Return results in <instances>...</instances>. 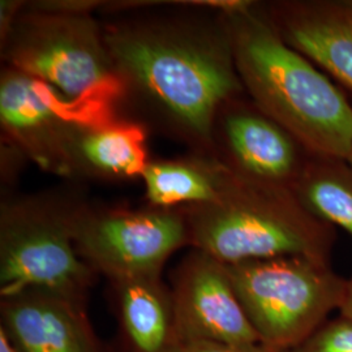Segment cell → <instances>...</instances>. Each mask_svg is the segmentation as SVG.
Instances as JSON below:
<instances>
[{"instance_id":"8992f818","label":"cell","mask_w":352,"mask_h":352,"mask_svg":"<svg viewBox=\"0 0 352 352\" xmlns=\"http://www.w3.org/2000/svg\"><path fill=\"white\" fill-rule=\"evenodd\" d=\"M260 342L276 352L299 344L340 311L347 279L330 263L302 256L226 265Z\"/></svg>"},{"instance_id":"44dd1931","label":"cell","mask_w":352,"mask_h":352,"mask_svg":"<svg viewBox=\"0 0 352 352\" xmlns=\"http://www.w3.org/2000/svg\"><path fill=\"white\" fill-rule=\"evenodd\" d=\"M349 162L352 164V151L351 154H350V157H349Z\"/></svg>"},{"instance_id":"9c48e42d","label":"cell","mask_w":352,"mask_h":352,"mask_svg":"<svg viewBox=\"0 0 352 352\" xmlns=\"http://www.w3.org/2000/svg\"><path fill=\"white\" fill-rule=\"evenodd\" d=\"M214 157L238 175L292 189L314 154L247 94L226 102L213 126Z\"/></svg>"},{"instance_id":"2e32d148","label":"cell","mask_w":352,"mask_h":352,"mask_svg":"<svg viewBox=\"0 0 352 352\" xmlns=\"http://www.w3.org/2000/svg\"><path fill=\"white\" fill-rule=\"evenodd\" d=\"M291 190L308 212L352 236V164L349 160L312 155Z\"/></svg>"},{"instance_id":"ba28073f","label":"cell","mask_w":352,"mask_h":352,"mask_svg":"<svg viewBox=\"0 0 352 352\" xmlns=\"http://www.w3.org/2000/svg\"><path fill=\"white\" fill-rule=\"evenodd\" d=\"M110 113H115L111 103L75 101L38 78L1 67V144L47 173L60 176L64 149L76 126Z\"/></svg>"},{"instance_id":"7a4b0ae2","label":"cell","mask_w":352,"mask_h":352,"mask_svg":"<svg viewBox=\"0 0 352 352\" xmlns=\"http://www.w3.org/2000/svg\"><path fill=\"white\" fill-rule=\"evenodd\" d=\"M236 71L245 94L314 155L349 160L352 107L338 87L279 37L261 1L226 0Z\"/></svg>"},{"instance_id":"5bb4252c","label":"cell","mask_w":352,"mask_h":352,"mask_svg":"<svg viewBox=\"0 0 352 352\" xmlns=\"http://www.w3.org/2000/svg\"><path fill=\"white\" fill-rule=\"evenodd\" d=\"M128 352H182L170 286L162 274L110 282Z\"/></svg>"},{"instance_id":"ffe728a7","label":"cell","mask_w":352,"mask_h":352,"mask_svg":"<svg viewBox=\"0 0 352 352\" xmlns=\"http://www.w3.org/2000/svg\"><path fill=\"white\" fill-rule=\"evenodd\" d=\"M0 352H17L3 330H0Z\"/></svg>"},{"instance_id":"3957f363","label":"cell","mask_w":352,"mask_h":352,"mask_svg":"<svg viewBox=\"0 0 352 352\" xmlns=\"http://www.w3.org/2000/svg\"><path fill=\"white\" fill-rule=\"evenodd\" d=\"M102 1H1V60L75 101L119 96L98 16Z\"/></svg>"},{"instance_id":"7c38bea8","label":"cell","mask_w":352,"mask_h":352,"mask_svg":"<svg viewBox=\"0 0 352 352\" xmlns=\"http://www.w3.org/2000/svg\"><path fill=\"white\" fill-rule=\"evenodd\" d=\"M261 4L289 47L352 91V0H278Z\"/></svg>"},{"instance_id":"277c9868","label":"cell","mask_w":352,"mask_h":352,"mask_svg":"<svg viewBox=\"0 0 352 352\" xmlns=\"http://www.w3.org/2000/svg\"><path fill=\"white\" fill-rule=\"evenodd\" d=\"M189 247L225 265L302 256L330 263L336 227L308 212L291 189L230 170L217 200L182 208Z\"/></svg>"},{"instance_id":"52a82bcc","label":"cell","mask_w":352,"mask_h":352,"mask_svg":"<svg viewBox=\"0 0 352 352\" xmlns=\"http://www.w3.org/2000/svg\"><path fill=\"white\" fill-rule=\"evenodd\" d=\"M74 240L89 267L113 282L162 274L167 260L189 247V232L182 208L132 209L87 200L76 213Z\"/></svg>"},{"instance_id":"d6986e66","label":"cell","mask_w":352,"mask_h":352,"mask_svg":"<svg viewBox=\"0 0 352 352\" xmlns=\"http://www.w3.org/2000/svg\"><path fill=\"white\" fill-rule=\"evenodd\" d=\"M340 314L347 318H352V278L347 279V289L343 302L340 304Z\"/></svg>"},{"instance_id":"5b68a950","label":"cell","mask_w":352,"mask_h":352,"mask_svg":"<svg viewBox=\"0 0 352 352\" xmlns=\"http://www.w3.org/2000/svg\"><path fill=\"white\" fill-rule=\"evenodd\" d=\"M84 201L77 186L3 197L0 296L37 287L87 305L97 273L80 257L74 240V221Z\"/></svg>"},{"instance_id":"30bf717a","label":"cell","mask_w":352,"mask_h":352,"mask_svg":"<svg viewBox=\"0 0 352 352\" xmlns=\"http://www.w3.org/2000/svg\"><path fill=\"white\" fill-rule=\"evenodd\" d=\"M171 295L183 347L192 342L261 343L245 315L226 265L193 250L171 273Z\"/></svg>"},{"instance_id":"9a60e30c","label":"cell","mask_w":352,"mask_h":352,"mask_svg":"<svg viewBox=\"0 0 352 352\" xmlns=\"http://www.w3.org/2000/svg\"><path fill=\"white\" fill-rule=\"evenodd\" d=\"M230 168L217 157L192 153L176 158L151 160L141 176L148 205L174 209L218 199Z\"/></svg>"},{"instance_id":"8fae6325","label":"cell","mask_w":352,"mask_h":352,"mask_svg":"<svg viewBox=\"0 0 352 352\" xmlns=\"http://www.w3.org/2000/svg\"><path fill=\"white\" fill-rule=\"evenodd\" d=\"M0 318L17 352H102L87 305L50 289L0 296Z\"/></svg>"},{"instance_id":"ac0fdd59","label":"cell","mask_w":352,"mask_h":352,"mask_svg":"<svg viewBox=\"0 0 352 352\" xmlns=\"http://www.w3.org/2000/svg\"><path fill=\"white\" fill-rule=\"evenodd\" d=\"M182 352H276L263 343L228 344L218 342H192L183 347Z\"/></svg>"},{"instance_id":"6da1fadb","label":"cell","mask_w":352,"mask_h":352,"mask_svg":"<svg viewBox=\"0 0 352 352\" xmlns=\"http://www.w3.org/2000/svg\"><path fill=\"white\" fill-rule=\"evenodd\" d=\"M225 1H102L118 115L188 151L214 155L217 113L245 94Z\"/></svg>"},{"instance_id":"e0dca14e","label":"cell","mask_w":352,"mask_h":352,"mask_svg":"<svg viewBox=\"0 0 352 352\" xmlns=\"http://www.w3.org/2000/svg\"><path fill=\"white\" fill-rule=\"evenodd\" d=\"M283 352H352V318L327 320L308 338Z\"/></svg>"},{"instance_id":"4fadbf2b","label":"cell","mask_w":352,"mask_h":352,"mask_svg":"<svg viewBox=\"0 0 352 352\" xmlns=\"http://www.w3.org/2000/svg\"><path fill=\"white\" fill-rule=\"evenodd\" d=\"M145 126L116 113L81 122L65 145L60 176L72 182H124L149 164Z\"/></svg>"}]
</instances>
